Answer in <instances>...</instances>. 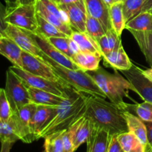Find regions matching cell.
<instances>
[{"label":"cell","mask_w":152,"mask_h":152,"mask_svg":"<svg viewBox=\"0 0 152 152\" xmlns=\"http://www.w3.org/2000/svg\"><path fill=\"white\" fill-rule=\"evenodd\" d=\"M102 58V54L99 53L79 52L74 54L71 59L78 65L80 69L86 72L98 69Z\"/></svg>","instance_id":"obj_23"},{"label":"cell","mask_w":152,"mask_h":152,"mask_svg":"<svg viewBox=\"0 0 152 152\" xmlns=\"http://www.w3.org/2000/svg\"><path fill=\"white\" fill-rule=\"evenodd\" d=\"M137 117L142 121L152 122V103L144 101L140 104H138L135 109Z\"/></svg>","instance_id":"obj_38"},{"label":"cell","mask_w":152,"mask_h":152,"mask_svg":"<svg viewBox=\"0 0 152 152\" xmlns=\"http://www.w3.org/2000/svg\"><path fill=\"white\" fill-rule=\"evenodd\" d=\"M4 1L5 2L6 6L12 5V4H16V2H17V0H4Z\"/></svg>","instance_id":"obj_47"},{"label":"cell","mask_w":152,"mask_h":152,"mask_svg":"<svg viewBox=\"0 0 152 152\" xmlns=\"http://www.w3.org/2000/svg\"><path fill=\"white\" fill-rule=\"evenodd\" d=\"M102 56L107 54L113 50H117L122 46L120 37L113 28L106 31L105 35L97 40Z\"/></svg>","instance_id":"obj_25"},{"label":"cell","mask_w":152,"mask_h":152,"mask_svg":"<svg viewBox=\"0 0 152 152\" xmlns=\"http://www.w3.org/2000/svg\"><path fill=\"white\" fill-rule=\"evenodd\" d=\"M122 72L132 85V91L136 92L144 101L152 103V81L144 77L142 69L133 65L130 69Z\"/></svg>","instance_id":"obj_13"},{"label":"cell","mask_w":152,"mask_h":152,"mask_svg":"<svg viewBox=\"0 0 152 152\" xmlns=\"http://www.w3.org/2000/svg\"><path fill=\"white\" fill-rule=\"evenodd\" d=\"M37 29L36 33L39 34H41L43 37L46 38H50V37H68L66 34L62 33L59 31L58 28L51 23L48 22L46 19L42 17L39 14L37 13Z\"/></svg>","instance_id":"obj_30"},{"label":"cell","mask_w":152,"mask_h":152,"mask_svg":"<svg viewBox=\"0 0 152 152\" xmlns=\"http://www.w3.org/2000/svg\"><path fill=\"white\" fill-rule=\"evenodd\" d=\"M22 69L30 74L64 84L49 64L43 59L23 50L22 53Z\"/></svg>","instance_id":"obj_10"},{"label":"cell","mask_w":152,"mask_h":152,"mask_svg":"<svg viewBox=\"0 0 152 152\" xmlns=\"http://www.w3.org/2000/svg\"><path fill=\"white\" fill-rule=\"evenodd\" d=\"M6 7L0 1V34L5 36V30L8 24L5 22ZM6 37V36H5Z\"/></svg>","instance_id":"obj_39"},{"label":"cell","mask_w":152,"mask_h":152,"mask_svg":"<svg viewBox=\"0 0 152 152\" xmlns=\"http://www.w3.org/2000/svg\"><path fill=\"white\" fill-rule=\"evenodd\" d=\"M145 152H152V147L149 146V145H147L146 148H145Z\"/></svg>","instance_id":"obj_49"},{"label":"cell","mask_w":152,"mask_h":152,"mask_svg":"<svg viewBox=\"0 0 152 152\" xmlns=\"http://www.w3.org/2000/svg\"><path fill=\"white\" fill-rule=\"evenodd\" d=\"M13 142H8V141H3L1 142V149L0 152H10Z\"/></svg>","instance_id":"obj_42"},{"label":"cell","mask_w":152,"mask_h":152,"mask_svg":"<svg viewBox=\"0 0 152 152\" xmlns=\"http://www.w3.org/2000/svg\"><path fill=\"white\" fill-rule=\"evenodd\" d=\"M58 5L66 16L68 24L73 31L86 32V25L88 13L84 0Z\"/></svg>","instance_id":"obj_12"},{"label":"cell","mask_w":152,"mask_h":152,"mask_svg":"<svg viewBox=\"0 0 152 152\" xmlns=\"http://www.w3.org/2000/svg\"><path fill=\"white\" fill-rule=\"evenodd\" d=\"M86 72L96 82L110 102L127 111L128 105L124 102V98L129 96V90H132V85L127 79L117 72L110 74L101 68Z\"/></svg>","instance_id":"obj_3"},{"label":"cell","mask_w":152,"mask_h":152,"mask_svg":"<svg viewBox=\"0 0 152 152\" xmlns=\"http://www.w3.org/2000/svg\"><path fill=\"white\" fill-rule=\"evenodd\" d=\"M3 37V35H2V34H0V39H1V37Z\"/></svg>","instance_id":"obj_52"},{"label":"cell","mask_w":152,"mask_h":152,"mask_svg":"<svg viewBox=\"0 0 152 152\" xmlns=\"http://www.w3.org/2000/svg\"><path fill=\"white\" fill-rule=\"evenodd\" d=\"M42 59L49 64L55 74L65 85L86 94L99 96L104 99L107 98L106 95L87 72L81 69L72 70L65 68L48 57L45 53Z\"/></svg>","instance_id":"obj_4"},{"label":"cell","mask_w":152,"mask_h":152,"mask_svg":"<svg viewBox=\"0 0 152 152\" xmlns=\"http://www.w3.org/2000/svg\"><path fill=\"white\" fill-rule=\"evenodd\" d=\"M47 39L59 51L72 59L73 56H74V53L71 48V45H70L71 38L69 37H50V38Z\"/></svg>","instance_id":"obj_35"},{"label":"cell","mask_w":152,"mask_h":152,"mask_svg":"<svg viewBox=\"0 0 152 152\" xmlns=\"http://www.w3.org/2000/svg\"><path fill=\"white\" fill-rule=\"evenodd\" d=\"M117 140L124 152H145V147L130 132L117 134Z\"/></svg>","instance_id":"obj_27"},{"label":"cell","mask_w":152,"mask_h":152,"mask_svg":"<svg viewBox=\"0 0 152 152\" xmlns=\"http://www.w3.org/2000/svg\"><path fill=\"white\" fill-rule=\"evenodd\" d=\"M79 1V0H59L57 4H69V3L75 2V1Z\"/></svg>","instance_id":"obj_46"},{"label":"cell","mask_w":152,"mask_h":152,"mask_svg":"<svg viewBox=\"0 0 152 152\" xmlns=\"http://www.w3.org/2000/svg\"><path fill=\"white\" fill-rule=\"evenodd\" d=\"M106 99L88 95L86 115L94 126L108 132L111 136L129 132L123 114L125 110Z\"/></svg>","instance_id":"obj_1"},{"label":"cell","mask_w":152,"mask_h":152,"mask_svg":"<svg viewBox=\"0 0 152 152\" xmlns=\"http://www.w3.org/2000/svg\"><path fill=\"white\" fill-rule=\"evenodd\" d=\"M87 13L92 17L99 20L105 31L111 29L109 16V7L104 0H84Z\"/></svg>","instance_id":"obj_17"},{"label":"cell","mask_w":152,"mask_h":152,"mask_svg":"<svg viewBox=\"0 0 152 152\" xmlns=\"http://www.w3.org/2000/svg\"><path fill=\"white\" fill-rule=\"evenodd\" d=\"M147 131V138H148V145L152 147V122H145Z\"/></svg>","instance_id":"obj_41"},{"label":"cell","mask_w":152,"mask_h":152,"mask_svg":"<svg viewBox=\"0 0 152 152\" xmlns=\"http://www.w3.org/2000/svg\"><path fill=\"white\" fill-rule=\"evenodd\" d=\"M4 91L13 112L31 102L28 87L10 68L6 71Z\"/></svg>","instance_id":"obj_6"},{"label":"cell","mask_w":152,"mask_h":152,"mask_svg":"<svg viewBox=\"0 0 152 152\" xmlns=\"http://www.w3.org/2000/svg\"><path fill=\"white\" fill-rule=\"evenodd\" d=\"M37 0H17V4H35Z\"/></svg>","instance_id":"obj_45"},{"label":"cell","mask_w":152,"mask_h":152,"mask_svg":"<svg viewBox=\"0 0 152 152\" xmlns=\"http://www.w3.org/2000/svg\"><path fill=\"white\" fill-rule=\"evenodd\" d=\"M141 12H149L152 13V0H145Z\"/></svg>","instance_id":"obj_43"},{"label":"cell","mask_w":152,"mask_h":152,"mask_svg":"<svg viewBox=\"0 0 152 152\" xmlns=\"http://www.w3.org/2000/svg\"><path fill=\"white\" fill-rule=\"evenodd\" d=\"M28 89L31 96V102L37 105L59 106L65 98L64 96H59L50 92L40 90L35 88L28 87Z\"/></svg>","instance_id":"obj_20"},{"label":"cell","mask_w":152,"mask_h":152,"mask_svg":"<svg viewBox=\"0 0 152 152\" xmlns=\"http://www.w3.org/2000/svg\"><path fill=\"white\" fill-rule=\"evenodd\" d=\"M70 38L77 44L80 52L102 54L97 42L87 32L73 31Z\"/></svg>","instance_id":"obj_21"},{"label":"cell","mask_w":152,"mask_h":152,"mask_svg":"<svg viewBox=\"0 0 152 152\" xmlns=\"http://www.w3.org/2000/svg\"><path fill=\"white\" fill-rule=\"evenodd\" d=\"M5 22L9 25L36 33L37 29V10L35 4H14L6 6Z\"/></svg>","instance_id":"obj_5"},{"label":"cell","mask_w":152,"mask_h":152,"mask_svg":"<svg viewBox=\"0 0 152 152\" xmlns=\"http://www.w3.org/2000/svg\"><path fill=\"white\" fill-rule=\"evenodd\" d=\"M104 1H105V2L106 3V4L108 6V7L112 5L114 3H115L114 0H104Z\"/></svg>","instance_id":"obj_48"},{"label":"cell","mask_w":152,"mask_h":152,"mask_svg":"<svg viewBox=\"0 0 152 152\" xmlns=\"http://www.w3.org/2000/svg\"><path fill=\"white\" fill-rule=\"evenodd\" d=\"M134 37L147 62L152 65V31H137L129 30Z\"/></svg>","instance_id":"obj_26"},{"label":"cell","mask_w":152,"mask_h":152,"mask_svg":"<svg viewBox=\"0 0 152 152\" xmlns=\"http://www.w3.org/2000/svg\"><path fill=\"white\" fill-rule=\"evenodd\" d=\"M53 1H54V2H56V4H57V3H58V2H59V0H53Z\"/></svg>","instance_id":"obj_51"},{"label":"cell","mask_w":152,"mask_h":152,"mask_svg":"<svg viewBox=\"0 0 152 152\" xmlns=\"http://www.w3.org/2000/svg\"><path fill=\"white\" fill-rule=\"evenodd\" d=\"M109 16L111 25L119 36H121L123 30L126 29V20L123 10V1L115 2L109 7Z\"/></svg>","instance_id":"obj_29"},{"label":"cell","mask_w":152,"mask_h":152,"mask_svg":"<svg viewBox=\"0 0 152 152\" xmlns=\"http://www.w3.org/2000/svg\"><path fill=\"white\" fill-rule=\"evenodd\" d=\"M78 120L76 123H74L71 127H69L68 129L64 131L63 133H62V142H63L64 152L75 151L74 148V132H75L76 129H77Z\"/></svg>","instance_id":"obj_36"},{"label":"cell","mask_w":152,"mask_h":152,"mask_svg":"<svg viewBox=\"0 0 152 152\" xmlns=\"http://www.w3.org/2000/svg\"><path fill=\"white\" fill-rule=\"evenodd\" d=\"M86 32L93 37L96 41H97L100 37L105 35L106 31L104 28L103 25L101 24L99 20L95 18L92 17L88 13L87 20H86Z\"/></svg>","instance_id":"obj_34"},{"label":"cell","mask_w":152,"mask_h":152,"mask_svg":"<svg viewBox=\"0 0 152 152\" xmlns=\"http://www.w3.org/2000/svg\"><path fill=\"white\" fill-rule=\"evenodd\" d=\"M5 36L13 39L24 51L41 59L44 56V52L39 48L37 42L33 38L31 31L8 24L5 30Z\"/></svg>","instance_id":"obj_11"},{"label":"cell","mask_w":152,"mask_h":152,"mask_svg":"<svg viewBox=\"0 0 152 152\" xmlns=\"http://www.w3.org/2000/svg\"><path fill=\"white\" fill-rule=\"evenodd\" d=\"M23 50L8 37L0 39V54L7 58L14 66L22 68V53Z\"/></svg>","instance_id":"obj_18"},{"label":"cell","mask_w":152,"mask_h":152,"mask_svg":"<svg viewBox=\"0 0 152 152\" xmlns=\"http://www.w3.org/2000/svg\"><path fill=\"white\" fill-rule=\"evenodd\" d=\"M123 114L127 123L128 130L133 133L146 148L148 145L147 131L144 122L140 117H136L128 111H123Z\"/></svg>","instance_id":"obj_22"},{"label":"cell","mask_w":152,"mask_h":152,"mask_svg":"<svg viewBox=\"0 0 152 152\" xmlns=\"http://www.w3.org/2000/svg\"><path fill=\"white\" fill-rule=\"evenodd\" d=\"M63 132H56L45 137L44 152H64L62 142Z\"/></svg>","instance_id":"obj_32"},{"label":"cell","mask_w":152,"mask_h":152,"mask_svg":"<svg viewBox=\"0 0 152 152\" xmlns=\"http://www.w3.org/2000/svg\"><path fill=\"white\" fill-rule=\"evenodd\" d=\"M12 114L13 111L6 96L5 91L0 88V119L7 120L10 118Z\"/></svg>","instance_id":"obj_37"},{"label":"cell","mask_w":152,"mask_h":152,"mask_svg":"<svg viewBox=\"0 0 152 152\" xmlns=\"http://www.w3.org/2000/svg\"><path fill=\"white\" fill-rule=\"evenodd\" d=\"M126 29L128 31H152V13L141 12L126 24Z\"/></svg>","instance_id":"obj_28"},{"label":"cell","mask_w":152,"mask_h":152,"mask_svg":"<svg viewBox=\"0 0 152 152\" xmlns=\"http://www.w3.org/2000/svg\"><path fill=\"white\" fill-rule=\"evenodd\" d=\"M93 126V122L86 114L78 120L74 136V148L75 151L82 144L87 142Z\"/></svg>","instance_id":"obj_24"},{"label":"cell","mask_w":152,"mask_h":152,"mask_svg":"<svg viewBox=\"0 0 152 152\" xmlns=\"http://www.w3.org/2000/svg\"><path fill=\"white\" fill-rule=\"evenodd\" d=\"M37 107V104L31 102L13 112L10 117L14 123L19 140L25 143H31L34 141L30 129V123Z\"/></svg>","instance_id":"obj_9"},{"label":"cell","mask_w":152,"mask_h":152,"mask_svg":"<svg viewBox=\"0 0 152 152\" xmlns=\"http://www.w3.org/2000/svg\"><path fill=\"white\" fill-rule=\"evenodd\" d=\"M112 136L106 131L94 126L87 140L86 152H108Z\"/></svg>","instance_id":"obj_16"},{"label":"cell","mask_w":152,"mask_h":152,"mask_svg":"<svg viewBox=\"0 0 152 152\" xmlns=\"http://www.w3.org/2000/svg\"><path fill=\"white\" fill-rule=\"evenodd\" d=\"M9 68L22 80L27 87H32L40 89V90L46 91L50 92V93L64 96V97L68 96L66 88L70 87V86L64 85L61 83H58V82L47 80L39 76L34 75L25 71L22 68L14 66V65L10 67Z\"/></svg>","instance_id":"obj_8"},{"label":"cell","mask_w":152,"mask_h":152,"mask_svg":"<svg viewBox=\"0 0 152 152\" xmlns=\"http://www.w3.org/2000/svg\"><path fill=\"white\" fill-rule=\"evenodd\" d=\"M57 113V106L37 105L30 123V129L34 141L40 139L42 132L51 123Z\"/></svg>","instance_id":"obj_14"},{"label":"cell","mask_w":152,"mask_h":152,"mask_svg":"<svg viewBox=\"0 0 152 152\" xmlns=\"http://www.w3.org/2000/svg\"><path fill=\"white\" fill-rule=\"evenodd\" d=\"M142 73L145 78L149 80L150 81H152V65L150 68H148L146 70H142Z\"/></svg>","instance_id":"obj_44"},{"label":"cell","mask_w":152,"mask_h":152,"mask_svg":"<svg viewBox=\"0 0 152 152\" xmlns=\"http://www.w3.org/2000/svg\"><path fill=\"white\" fill-rule=\"evenodd\" d=\"M145 0H124L123 1V14L126 22L140 13Z\"/></svg>","instance_id":"obj_33"},{"label":"cell","mask_w":152,"mask_h":152,"mask_svg":"<svg viewBox=\"0 0 152 152\" xmlns=\"http://www.w3.org/2000/svg\"><path fill=\"white\" fill-rule=\"evenodd\" d=\"M124 0H114V1L115 2H120V1H123Z\"/></svg>","instance_id":"obj_50"},{"label":"cell","mask_w":152,"mask_h":152,"mask_svg":"<svg viewBox=\"0 0 152 152\" xmlns=\"http://www.w3.org/2000/svg\"><path fill=\"white\" fill-rule=\"evenodd\" d=\"M20 140L11 118L7 120L0 119V141H8L15 143Z\"/></svg>","instance_id":"obj_31"},{"label":"cell","mask_w":152,"mask_h":152,"mask_svg":"<svg viewBox=\"0 0 152 152\" xmlns=\"http://www.w3.org/2000/svg\"><path fill=\"white\" fill-rule=\"evenodd\" d=\"M108 152H124L117 140V135H113L111 137Z\"/></svg>","instance_id":"obj_40"},{"label":"cell","mask_w":152,"mask_h":152,"mask_svg":"<svg viewBox=\"0 0 152 152\" xmlns=\"http://www.w3.org/2000/svg\"><path fill=\"white\" fill-rule=\"evenodd\" d=\"M31 34L33 38L37 42L39 48L48 57L65 68L72 70H80L78 65L71 58L59 51L57 48H56L46 37H43L41 34H37V33L31 32Z\"/></svg>","instance_id":"obj_15"},{"label":"cell","mask_w":152,"mask_h":152,"mask_svg":"<svg viewBox=\"0 0 152 152\" xmlns=\"http://www.w3.org/2000/svg\"><path fill=\"white\" fill-rule=\"evenodd\" d=\"M102 58L104 59V64L106 66L112 67L115 70L121 71H127L133 65L123 46L117 50L103 55Z\"/></svg>","instance_id":"obj_19"},{"label":"cell","mask_w":152,"mask_h":152,"mask_svg":"<svg viewBox=\"0 0 152 152\" xmlns=\"http://www.w3.org/2000/svg\"><path fill=\"white\" fill-rule=\"evenodd\" d=\"M35 7L37 14L54 25L67 36L71 37L73 29L68 24L65 14L56 2L53 0H37Z\"/></svg>","instance_id":"obj_7"},{"label":"cell","mask_w":152,"mask_h":152,"mask_svg":"<svg viewBox=\"0 0 152 152\" xmlns=\"http://www.w3.org/2000/svg\"><path fill=\"white\" fill-rule=\"evenodd\" d=\"M68 96L57 106V113L51 123L42 132L40 138L63 132L86 114L88 95L71 87L66 88Z\"/></svg>","instance_id":"obj_2"}]
</instances>
